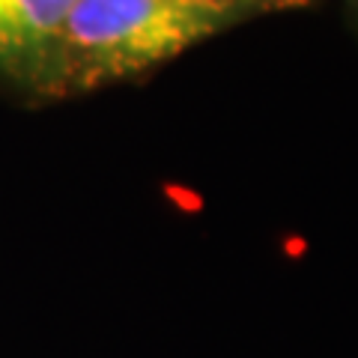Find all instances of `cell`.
Returning a JSON list of instances; mask_svg holds the SVG:
<instances>
[{
  "mask_svg": "<svg viewBox=\"0 0 358 358\" xmlns=\"http://www.w3.org/2000/svg\"><path fill=\"white\" fill-rule=\"evenodd\" d=\"M75 0H0V69L42 87Z\"/></svg>",
  "mask_w": 358,
  "mask_h": 358,
  "instance_id": "cell-2",
  "label": "cell"
},
{
  "mask_svg": "<svg viewBox=\"0 0 358 358\" xmlns=\"http://www.w3.org/2000/svg\"><path fill=\"white\" fill-rule=\"evenodd\" d=\"M239 0H75L42 87L54 93L126 81L206 42Z\"/></svg>",
  "mask_w": 358,
  "mask_h": 358,
  "instance_id": "cell-1",
  "label": "cell"
}]
</instances>
